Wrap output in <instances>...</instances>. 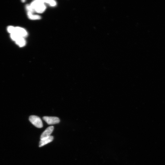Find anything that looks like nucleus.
<instances>
[{"label": "nucleus", "mask_w": 165, "mask_h": 165, "mask_svg": "<svg viewBox=\"0 0 165 165\" xmlns=\"http://www.w3.org/2000/svg\"><path fill=\"white\" fill-rule=\"evenodd\" d=\"M29 120L36 127L41 128L43 127V124L41 118L37 116L32 115L29 117Z\"/></svg>", "instance_id": "obj_1"}, {"label": "nucleus", "mask_w": 165, "mask_h": 165, "mask_svg": "<svg viewBox=\"0 0 165 165\" xmlns=\"http://www.w3.org/2000/svg\"><path fill=\"white\" fill-rule=\"evenodd\" d=\"M43 119L49 125L57 124L60 121L59 118L56 117L45 116Z\"/></svg>", "instance_id": "obj_2"}, {"label": "nucleus", "mask_w": 165, "mask_h": 165, "mask_svg": "<svg viewBox=\"0 0 165 165\" xmlns=\"http://www.w3.org/2000/svg\"><path fill=\"white\" fill-rule=\"evenodd\" d=\"M44 1H40L37 4L34 9V11L38 13H43L46 9V7L45 5Z\"/></svg>", "instance_id": "obj_3"}, {"label": "nucleus", "mask_w": 165, "mask_h": 165, "mask_svg": "<svg viewBox=\"0 0 165 165\" xmlns=\"http://www.w3.org/2000/svg\"><path fill=\"white\" fill-rule=\"evenodd\" d=\"M54 129V127L53 126L48 127L41 135L40 138V140H43V139L48 138L50 136V135L53 132Z\"/></svg>", "instance_id": "obj_4"}, {"label": "nucleus", "mask_w": 165, "mask_h": 165, "mask_svg": "<svg viewBox=\"0 0 165 165\" xmlns=\"http://www.w3.org/2000/svg\"><path fill=\"white\" fill-rule=\"evenodd\" d=\"M15 33L23 38L26 37L28 35L27 31L25 29L19 27L15 28Z\"/></svg>", "instance_id": "obj_5"}, {"label": "nucleus", "mask_w": 165, "mask_h": 165, "mask_svg": "<svg viewBox=\"0 0 165 165\" xmlns=\"http://www.w3.org/2000/svg\"><path fill=\"white\" fill-rule=\"evenodd\" d=\"M53 139V137L51 135L48 138L43 139V140H40L39 143V147H41L46 144H47L52 142Z\"/></svg>", "instance_id": "obj_6"}, {"label": "nucleus", "mask_w": 165, "mask_h": 165, "mask_svg": "<svg viewBox=\"0 0 165 165\" xmlns=\"http://www.w3.org/2000/svg\"><path fill=\"white\" fill-rule=\"evenodd\" d=\"M15 42L16 44L20 47H23L26 44V41L23 37H20Z\"/></svg>", "instance_id": "obj_7"}, {"label": "nucleus", "mask_w": 165, "mask_h": 165, "mask_svg": "<svg viewBox=\"0 0 165 165\" xmlns=\"http://www.w3.org/2000/svg\"><path fill=\"white\" fill-rule=\"evenodd\" d=\"M28 16L29 18L31 20H39L41 19V17L37 15H34L32 13L28 12Z\"/></svg>", "instance_id": "obj_8"}, {"label": "nucleus", "mask_w": 165, "mask_h": 165, "mask_svg": "<svg viewBox=\"0 0 165 165\" xmlns=\"http://www.w3.org/2000/svg\"><path fill=\"white\" fill-rule=\"evenodd\" d=\"M45 3H46L51 7H54L57 5L56 2L53 0H47V1H44Z\"/></svg>", "instance_id": "obj_9"}, {"label": "nucleus", "mask_w": 165, "mask_h": 165, "mask_svg": "<svg viewBox=\"0 0 165 165\" xmlns=\"http://www.w3.org/2000/svg\"><path fill=\"white\" fill-rule=\"evenodd\" d=\"M11 39L15 41H16L21 37L15 33L11 34Z\"/></svg>", "instance_id": "obj_10"}, {"label": "nucleus", "mask_w": 165, "mask_h": 165, "mask_svg": "<svg viewBox=\"0 0 165 165\" xmlns=\"http://www.w3.org/2000/svg\"><path fill=\"white\" fill-rule=\"evenodd\" d=\"M15 28L12 26H9L7 28V31L10 33L12 34L15 33Z\"/></svg>", "instance_id": "obj_11"}]
</instances>
